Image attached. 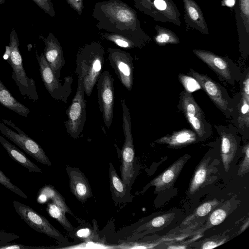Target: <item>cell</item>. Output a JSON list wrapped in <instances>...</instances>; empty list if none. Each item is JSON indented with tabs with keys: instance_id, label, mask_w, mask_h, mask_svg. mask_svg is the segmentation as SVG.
Returning <instances> with one entry per match:
<instances>
[{
	"instance_id": "4",
	"label": "cell",
	"mask_w": 249,
	"mask_h": 249,
	"mask_svg": "<svg viewBox=\"0 0 249 249\" xmlns=\"http://www.w3.org/2000/svg\"><path fill=\"white\" fill-rule=\"evenodd\" d=\"M120 101L123 110V129L125 139L121 150L119 149L116 144L115 146L121 160V179L125 184L130 187L135 173V150L132 135L131 116L124 99H121Z\"/></svg>"
},
{
	"instance_id": "5",
	"label": "cell",
	"mask_w": 249,
	"mask_h": 249,
	"mask_svg": "<svg viewBox=\"0 0 249 249\" xmlns=\"http://www.w3.org/2000/svg\"><path fill=\"white\" fill-rule=\"evenodd\" d=\"M189 73L198 82L200 87L224 115L228 119L232 117L235 106L226 89L207 75L199 73L190 68Z\"/></svg>"
},
{
	"instance_id": "38",
	"label": "cell",
	"mask_w": 249,
	"mask_h": 249,
	"mask_svg": "<svg viewBox=\"0 0 249 249\" xmlns=\"http://www.w3.org/2000/svg\"><path fill=\"white\" fill-rule=\"evenodd\" d=\"M67 3L77 13L81 15L84 8L83 0H66Z\"/></svg>"
},
{
	"instance_id": "33",
	"label": "cell",
	"mask_w": 249,
	"mask_h": 249,
	"mask_svg": "<svg viewBox=\"0 0 249 249\" xmlns=\"http://www.w3.org/2000/svg\"><path fill=\"white\" fill-rule=\"evenodd\" d=\"M179 80L185 88V90L191 92L201 88L198 82L193 77H189L184 74L178 75Z\"/></svg>"
},
{
	"instance_id": "2",
	"label": "cell",
	"mask_w": 249,
	"mask_h": 249,
	"mask_svg": "<svg viewBox=\"0 0 249 249\" xmlns=\"http://www.w3.org/2000/svg\"><path fill=\"white\" fill-rule=\"evenodd\" d=\"M105 51L98 41L86 44L78 51L75 59V73L83 77L85 93L91 95L101 73Z\"/></svg>"
},
{
	"instance_id": "31",
	"label": "cell",
	"mask_w": 249,
	"mask_h": 249,
	"mask_svg": "<svg viewBox=\"0 0 249 249\" xmlns=\"http://www.w3.org/2000/svg\"><path fill=\"white\" fill-rule=\"evenodd\" d=\"M227 216V212L222 208L214 211L210 215L208 221V226H216L221 223Z\"/></svg>"
},
{
	"instance_id": "21",
	"label": "cell",
	"mask_w": 249,
	"mask_h": 249,
	"mask_svg": "<svg viewBox=\"0 0 249 249\" xmlns=\"http://www.w3.org/2000/svg\"><path fill=\"white\" fill-rule=\"evenodd\" d=\"M109 186L113 200L116 203L130 201L129 187L125 184L118 175L112 163H109Z\"/></svg>"
},
{
	"instance_id": "23",
	"label": "cell",
	"mask_w": 249,
	"mask_h": 249,
	"mask_svg": "<svg viewBox=\"0 0 249 249\" xmlns=\"http://www.w3.org/2000/svg\"><path fill=\"white\" fill-rule=\"evenodd\" d=\"M0 104L19 115L27 117L29 109L18 102L0 79Z\"/></svg>"
},
{
	"instance_id": "8",
	"label": "cell",
	"mask_w": 249,
	"mask_h": 249,
	"mask_svg": "<svg viewBox=\"0 0 249 249\" xmlns=\"http://www.w3.org/2000/svg\"><path fill=\"white\" fill-rule=\"evenodd\" d=\"M78 77V86L75 96L66 110L67 120L64 122L67 133L72 138L81 134L86 120V100L83 77Z\"/></svg>"
},
{
	"instance_id": "25",
	"label": "cell",
	"mask_w": 249,
	"mask_h": 249,
	"mask_svg": "<svg viewBox=\"0 0 249 249\" xmlns=\"http://www.w3.org/2000/svg\"><path fill=\"white\" fill-rule=\"evenodd\" d=\"M39 197L43 202L46 201L47 198L52 200V202L59 206L65 213H68L72 214V213L66 205L65 199L51 185L43 186L39 191Z\"/></svg>"
},
{
	"instance_id": "17",
	"label": "cell",
	"mask_w": 249,
	"mask_h": 249,
	"mask_svg": "<svg viewBox=\"0 0 249 249\" xmlns=\"http://www.w3.org/2000/svg\"><path fill=\"white\" fill-rule=\"evenodd\" d=\"M234 99L235 106L232 116L234 126L241 133L249 129V92L241 90Z\"/></svg>"
},
{
	"instance_id": "9",
	"label": "cell",
	"mask_w": 249,
	"mask_h": 249,
	"mask_svg": "<svg viewBox=\"0 0 249 249\" xmlns=\"http://www.w3.org/2000/svg\"><path fill=\"white\" fill-rule=\"evenodd\" d=\"M178 107L184 114L198 139L202 140L211 135L212 126L207 122L203 111L191 92L185 90L181 92Z\"/></svg>"
},
{
	"instance_id": "3",
	"label": "cell",
	"mask_w": 249,
	"mask_h": 249,
	"mask_svg": "<svg viewBox=\"0 0 249 249\" xmlns=\"http://www.w3.org/2000/svg\"><path fill=\"white\" fill-rule=\"evenodd\" d=\"M19 41L15 29L10 35L8 46H6L3 58L6 60L12 69V78L18 87L20 94L33 102L38 100L35 81L28 77L24 69L20 53Z\"/></svg>"
},
{
	"instance_id": "1",
	"label": "cell",
	"mask_w": 249,
	"mask_h": 249,
	"mask_svg": "<svg viewBox=\"0 0 249 249\" xmlns=\"http://www.w3.org/2000/svg\"><path fill=\"white\" fill-rule=\"evenodd\" d=\"M92 17L97 21L96 26L99 30L147 40L136 11L121 0L96 2Z\"/></svg>"
},
{
	"instance_id": "26",
	"label": "cell",
	"mask_w": 249,
	"mask_h": 249,
	"mask_svg": "<svg viewBox=\"0 0 249 249\" xmlns=\"http://www.w3.org/2000/svg\"><path fill=\"white\" fill-rule=\"evenodd\" d=\"M183 1L185 10L188 17L201 28L205 27V22L198 5L193 0H183Z\"/></svg>"
},
{
	"instance_id": "29",
	"label": "cell",
	"mask_w": 249,
	"mask_h": 249,
	"mask_svg": "<svg viewBox=\"0 0 249 249\" xmlns=\"http://www.w3.org/2000/svg\"><path fill=\"white\" fill-rule=\"evenodd\" d=\"M155 42L159 45H165L169 43H178L179 40L173 32L165 28H160L154 37Z\"/></svg>"
},
{
	"instance_id": "35",
	"label": "cell",
	"mask_w": 249,
	"mask_h": 249,
	"mask_svg": "<svg viewBox=\"0 0 249 249\" xmlns=\"http://www.w3.org/2000/svg\"><path fill=\"white\" fill-rule=\"evenodd\" d=\"M243 151L245 154L243 160H242L240 171L241 174L243 175L248 172L249 170V143H247L243 147Z\"/></svg>"
},
{
	"instance_id": "36",
	"label": "cell",
	"mask_w": 249,
	"mask_h": 249,
	"mask_svg": "<svg viewBox=\"0 0 249 249\" xmlns=\"http://www.w3.org/2000/svg\"><path fill=\"white\" fill-rule=\"evenodd\" d=\"M78 238L84 241H89L94 239V233L90 229L84 228L79 230L76 232Z\"/></svg>"
},
{
	"instance_id": "12",
	"label": "cell",
	"mask_w": 249,
	"mask_h": 249,
	"mask_svg": "<svg viewBox=\"0 0 249 249\" xmlns=\"http://www.w3.org/2000/svg\"><path fill=\"white\" fill-rule=\"evenodd\" d=\"M13 206L18 215L31 228L62 243L68 242L67 239L45 217L32 208L17 200L13 201Z\"/></svg>"
},
{
	"instance_id": "27",
	"label": "cell",
	"mask_w": 249,
	"mask_h": 249,
	"mask_svg": "<svg viewBox=\"0 0 249 249\" xmlns=\"http://www.w3.org/2000/svg\"><path fill=\"white\" fill-rule=\"evenodd\" d=\"M47 210L49 214L56 219L67 231L70 232L73 231L72 225L65 216V212L59 206L53 202L50 203L48 204Z\"/></svg>"
},
{
	"instance_id": "22",
	"label": "cell",
	"mask_w": 249,
	"mask_h": 249,
	"mask_svg": "<svg viewBox=\"0 0 249 249\" xmlns=\"http://www.w3.org/2000/svg\"><path fill=\"white\" fill-rule=\"evenodd\" d=\"M0 143L12 159L28 169L30 172H42L41 169L32 162L23 152L9 142L0 135Z\"/></svg>"
},
{
	"instance_id": "28",
	"label": "cell",
	"mask_w": 249,
	"mask_h": 249,
	"mask_svg": "<svg viewBox=\"0 0 249 249\" xmlns=\"http://www.w3.org/2000/svg\"><path fill=\"white\" fill-rule=\"evenodd\" d=\"M218 204L219 201L216 199L209 200L201 204L195 210L193 214L187 217L184 222L185 223L189 222L195 216L203 217L207 215Z\"/></svg>"
},
{
	"instance_id": "30",
	"label": "cell",
	"mask_w": 249,
	"mask_h": 249,
	"mask_svg": "<svg viewBox=\"0 0 249 249\" xmlns=\"http://www.w3.org/2000/svg\"><path fill=\"white\" fill-rule=\"evenodd\" d=\"M175 217L174 213H169L155 217L151 220L142 226V230L158 228L167 224L171 222Z\"/></svg>"
},
{
	"instance_id": "15",
	"label": "cell",
	"mask_w": 249,
	"mask_h": 249,
	"mask_svg": "<svg viewBox=\"0 0 249 249\" xmlns=\"http://www.w3.org/2000/svg\"><path fill=\"white\" fill-rule=\"evenodd\" d=\"M39 37L45 44L44 57L56 77L60 79L61 70L65 64L61 45L51 32L47 37L41 35L39 36Z\"/></svg>"
},
{
	"instance_id": "20",
	"label": "cell",
	"mask_w": 249,
	"mask_h": 249,
	"mask_svg": "<svg viewBox=\"0 0 249 249\" xmlns=\"http://www.w3.org/2000/svg\"><path fill=\"white\" fill-rule=\"evenodd\" d=\"M211 158L208 157L201 161L195 171L189 186V193L193 195L210 183L214 168L211 164Z\"/></svg>"
},
{
	"instance_id": "39",
	"label": "cell",
	"mask_w": 249,
	"mask_h": 249,
	"mask_svg": "<svg viewBox=\"0 0 249 249\" xmlns=\"http://www.w3.org/2000/svg\"><path fill=\"white\" fill-rule=\"evenodd\" d=\"M226 240V239L224 238L219 241L210 240L206 241L202 244L201 249H211L215 248L224 243Z\"/></svg>"
},
{
	"instance_id": "41",
	"label": "cell",
	"mask_w": 249,
	"mask_h": 249,
	"mask_svg": "<svg viewBox=\"0 0 249 249\" xmlns=\"http://www.w3.org/2000/svg\"><path fill=\"white\" fill-rule=\"evenodd\" d=\"M249 224V218H247V221H246L240 228L239 233L243 232L245 230H246L248 227Z\"/></svg>"
},
{
	"instance_id": "10",
	"label": "cell",
	"mask_w": 249,
	"mask_h": 249,
	"mask_svg": "<svg viewBox=\"0 0 249 249\" xmlns=\"http://www.w3.org/2000/svg\"><path fill=\"white\" fill-rule=\"evenodd\" d=\"M36 53L41 78L45 88L53 98L66 103L72 91V77H65L64 83H61L47 62L44 53H41L39 55L37 51Z\"/></svg>"
},
{
	"instance_id": "7",
	"label": "cell",
	"mask_w": 249,
	"mask_h": 249,
	"mask_svg": "<svg viewBox=\"0 0 249 249\" xmlns=\"http://www.w3.org/2000/svg\"><path fill=\"white\" fill-rule=\"evenodd\" d=\"M194 54L214 71L219 79L228 84L234 85L241 76L240 68L228 57H223L200 49L193 51Z\"/></svg>"
},
{
	"instance_id": "42",
	"label": "cell",
	"mask_w": 249,
	"mask_h": 249,
	"mask_svg": "<svg viewBox=\"0 0 249 249\" xmlns=\"http://www.w3.org/2000/svg\"><path fill=\"white\" fill-rule=\"evenodd\" d=\"M225 4L228 6H232L234 4V0H225Z\"/></svg>"
},
{
	"instance_id": "44",
	"label": "cell",
	"mask_w": 249,
	"mask_h": 249,
	"mask_svg": "<svg viewBox=\"0 0 249 249\" xmlns=\"http://www.w3.org/2000/svg\"><path fill=\"white\" fill-rule=\"evenodd\" d=\"M5 2V0H0V4H4Z\"/></svg>"
},
{
	"instance_id": "34",
	"label": "cell",
	"mask_w": 249,
	"mask_h": 249,
	"mask_svg": "<svg viewBox=\"0 0 249 249\" xmlns=\"http://www.w3.org/2000/svg\"><path fill=\"white\" fill-rule=\"evenodd\" d=\"M41 10L52 17L55 16V13L51 0H32Z\"/></svg>"
},
{
	"instance_id": "43",
	"label": "cell",
	"mask_w": 249,
	"mask_h": 249,
	"mask_svg": "<svg viewBox=\"0 0 249 249\" xmlns=\"http://www.w3.org/2000/svg\"><path fill=\"white\" fill-rule=\"evenodd\" d=\"M168 249H184L185 248V247L183 246H178V247H175V246H170L168 248Z\"/></svg>"
},
{
	"instance_id": "14",
	"label": "cell",
	"mask_w": 249,
	"mask_h": 249,
	"mask_svg": "<svg viewBox=\"0 0 249 249\" xmlns=\"http://www.w3.org/2000/svg\"><path fill=\"white\" fill-rule=\"evenodd\" d=\"M221 139V157L226 172H228L236 153L238 143L236 128L231 124L227 126H215Z\"/></svg>"
},
{
	"instance_id": "24",
	"label": "cell",
	"mask_w": 249,
	"mask_h": 249,
	"mask_svg": "<svg viewBox=\"0 0 249 249\" xmlns=\"http://www.w3.org/2000/svg\"><path fill=\"white\" fill-rule=\"evenodd\" d=\"M101 36L102 38L126 49L141 48L146 42V40L140 38L108 32L102 33Z\"/></svg>"
},
{
	"instance_id": "19",
	"label": "cell",
	"mask_w": 249,
	"mask_h": 249,
	"mask_svg": "<svg viewBox=\"0 0 249 249\" xmlns=\"http://www.w3.org/2000/svg\"><path fill=\"white\" fill-rule=\"evenodd\" d=\"M198 140V137L194 130L183 129L166 135L156 140L155 142L166 144L172 148H180L196 142Z\"/></svg>"
},
{
	"instance_id": "40",
	"label": "cell",
	"mask_w": 249,
	"mask_h": 249,
	"mask_svg": "<svg viewBox=\"0 0 249 249\" xmlns=\"http://www.w3.org/2000/svg\"><path fill=\"white\" fill-rule=\"evenodd\" d=\"M240 8L243 15L248 22L249 16V0H240Z\"/></svg>"
},
{
	"instance_id": "11",
	"label": "cell",
	"mask_w": 249,
	"mask_h": 249,
	"mask_svg": "<svg viewBox=\"0 0 249 249\" xmlns=\"http://www.w3.org/2000/svg\"><path fill=\"white\" fill-rule=\"evenodd\" d=\"M96 86L99 109L104 123L109 128L113 120L115 92L114 79L108 71H105L100 74Z\"/></svg>"
},
{
	"instance_id": "6",
	"label": "cell",
	"mask_w": 249,
	"mask_h": 249,
	"mask_svg": "<svg viewBox=\"0 0 249 249\" xmlns=\"http://www.w3.org/2000/svg\"><path fill=\"white\" fill-rule=\"evenodd\" d=\"M0 131L38 162L48 166L52 165L43 148L11 120L2 119L0 122Z\"/></svg>"
},
{
	"instance_id": "32",
	"label": "cell",
	"mask_w": 249,
	"mask_h": 249,
	"mask_svg": "<svg viewBox=\"0 0 249 249\" xmlns=\"http://www.w3.org/2000/svg\"><path fill=\"white\" fill-rule=\"evenodd\" d=\"M0 183L9 189L10 191L23 197L27 198V196L17 186L13 184L10 179L7 178L4 174L0 170Z\"/></svg>"
},
{
	"instance_id": "16",
	"label": "cell",
	"mask_w": 249,
	"mask_h": 249,
	"mask_svg": "<svg viewBox=\"0 0 249 249\" xmlns=\"http://www.w3.org/2000/svg\"><path fill=\"white\" fill-rule=\"evenodd\" d=\"M71 192L82 203L92 196L91 188L84 173L78 168L66 167Z\"/></svg>"
},
{
	"instance_id": "18",
	"label": "cell",
	"mask_w": 249,
	"mask_h": 249,
	"mask_svg": "<svg viewBox=\"0 0 249 249\" xmlns=\"http://www.w3.org/2000/svg\"><path fill=\"white\" fill-rule=\"evenodd\" d=\"M190 156L185 155L171 164L150 182L157 191L168 189L174 184Z\"/></svg>"
},
{
	"instance_id": "13",
	"label": "cell",
	"mask_w": 249,
	"mask_h": 249,
	"mask_svg": "<svg viewBox=\"0 0 249 249\" xmlns=\"http://www.w3.org/2000/svg\"><path fill=\"white\" fill-rule=\"evenodd\" d=\"M108 60L118 79L128 91L132 90L134 82V66L131 54L120 49L108 48Z\"/></svg>"
},
{
	"instance_id": "37",
	"label": "cell",
	"mask_w": 249,
	"mask_h": 249,
	"mask_svg": "<svg viewBox=\"0 0 249 249\" xmlns=\"http://www.w3.org/2000/svg\"><path fill=\"white\" fill-rule=\"evenodd\" d=\"M45 247L28 246L19 244H7L0 246V249H43Z\"/></svg>"
}]
</instances>
